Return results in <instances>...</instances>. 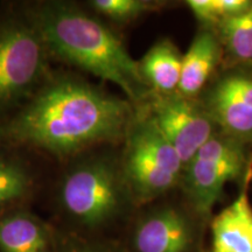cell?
Listing matches in <instances>:
<instances>
[{
  "label": "cell",
  "mask_w": 252,
  "mask_h": 252,
  "mask_svg": "<svg viewBox=\"0 0 252 252\" xmlns=\"http://www.w3.org/2000/svg\"><path fill=\"white\" fill-rule=\"evenodd\" d=\"M137 110L75 70L54 69L24 105L0 122V147L64 163L100 145L123 143Z\"/></svg>",
  "instance_id": "cell-1"
},
{
  "label": "cell",
  "mask_w": 252,
  "mask_h": 252,
  "mask_svg": "<svg viewBox=\"0 0 252 252\" xmlns=\"http://www.w3.org/2000/svg\"><path fill=\"white\" fill-rule=\"evenodd\" d=\"M39 32L52 61L111 82L135 106L149 99L151 90L137 60L102 19L84 5L68 0L19 2Z\"/></svg>",
  "instance_id": "cell-2"
},
{
  "label": "cell",
  "mask_w": 252,
  "mask_h": 252,
  "mask_svg": "<svg viewBox=\"0 0 252 252\" xmlns=\"http://www.w3.org/2000/svg\"><path fill=\"white\" fill-rule=\"evenodd\" d=\"M62 166L54 201L71 225L83 230L99 229L115 220L126 202H132L119 158L97 153L94 149Z\"/></svg>",
  "instance_id": "cell-3"
},
{
  "label": "cell",
  "mask_w": 252,
  "mask_h": 252,
  "mask_svg": "<svg viewBox=\"0 0 252 252\" xmlns=\"http://www.w3.org/2000/svg\"><path fill=\"white\" fill-rule=\"evenodd\" d=\"M52 62L19 4L0 12V122L39 90L54 70Z\"/></svg>",
  "instance_id": "cell-4"
},
{
  "label": "cell",
  "mask_w": 252,
  "mask_h": 252,
  "mask_svg": "<svg viewBox=\"0 0 252 252\" xmlns=\"http://www.w3.org/2000/svg\"><path fill=\"white\" fill-rule=\"evenodd\" d=\"M123 143L121 167L132 202L144 204L174 187L184 167L180 157L161 134L144 105Z\"/></svg>",
  "instance_id": "cell-5"
},
{
  "label": "cell",
  "mask_w": 252,
  "mask_h": 252,
  "mask_svg": "<svg viewBox=\"0 0 252 252\" xmlns=\"http://www.w3.org/2000/svg\"><path fill=\"white\" fill-rule=\"evenodd\" d=\"M187 165L189 196L197 212L208 215L222 196L226 182L244 172L245 154L239 140L213 135Z\"/></svg>",
  "instance_id": "cell-6"
},
{
  "label": "cell",
  "mask_w": 252,
  "mask_h": 252,
  "mask_svg": "<svg viewBox=\"0 0 252 252\" xmlns=\"http://www.w3.org/2000/svg\"><path fill=\"white\" fill-rule=\"evenodd\" d=\"M143 105L184 165L214 135V121L207 110L176 91L167 94H151Z\"/></svg>",
  "instance_id": "cell-7"
},
{
  "label": "cell",
  "mask_w": 252,
  "mask_h": 252,
  "mask_svg": "<svg viewBox=\"0 0 252 252\" xmlns=\"http://www.w3.org/2000/svg\"><path fill=\"white\" fill-rule=\"evenodd\" d=\"M206 110L229 137L252 141V77L231 74L220 78L208 96Z\"/></svg>",
  "instance_id": "cell-8"
},
{
  "label": "cell",
  "mask_w": 252,
  "mask_h": 252,
  "mask_svg": "<svg viewBox=\"0 0 252 252\" xmlns=\"http://www.w3.org/2000/svg\"><path fill=\"white\" fill-rule=\"evenodd\" d=\"M190 242L187 220L173 208H160L145 215L132 236L135 252H187Z\"/></svg>",
  "instance_id": "cell-9"
},
{
  "label": "cell",
  "mask_w": 252,
  "mask_h": 252,
  "mask_svg": "<svg viewBox=\"0 0 252 252\" xmlns=\"http://www.w3.org/2000/svg\"><path fill=\"white\" fill-rule=\"evenodd\" d=\"M0 252H59L54 229L27 207L0 216Z\"/></svg>",
  "instance_id": "cell-10"
},
{
  "label": "cell",
  "mask_w": 252,
  "mask_h": 252,
  "mask_svg": "<svg viewBox=\"0 0 252 252\" xmlns=\"http://www.w3.org/2000/svg\"><path fill=\"white\" fill-rule=\"evenodd\" d=\"M40 184V173L26 152L0 147V216L27 207Z\"/></svg>",
  "instance_id": "cell-11"
},
{
  "label": "cell",
  "mask_w": 252,
  "mask_h": 252,
  "mask_svg": "<svg viewBox=\"0 0 252 252\" xmlns=\"http://www.w3.org/2000/svg\"><path fill=\"white\" fill-rule=\"evenodd\" d=\"M251 179L250 169L238 197L214 219L212 252H252V206L248 195Z\"/></svg>",
  "instance_id": "cell-12"
},
{
  "label": "cell",
  "mask_w": 252,
  "mask_h": 252,
  "mask_svg": "<svg viewBox=\"0 0 252 252\" xmlns=\"http://www.w3.org/2000/svg\"><path fill=\"white\" fill-rule=\"evenodd\" d=\"M138 64L151 94H172L179 88L182 55L171 40L157 41L138 61Z\"/></svg>",
  "instance_id": "cell-13"
},
{
  "label": "cell",
  "mask_w": 252,
  "mask_h": 252,
  "mask_svg": "<svg viewBox=\"0 0 252 252\" xmlns=\"http://www.w3.org/2000/svg\"><path fill=\"white\" fill-rule=\"evenodd\" d=\"M220 56L219 41L210 32H201L182 56L181 77L178 91L182 96L196 94L210 77Z\"/></svg>",
  "instance_id": "cell-14"
},
{
  "label": "cell",
  "mask_w": 252,
  "mask_h": 252,
  "mask_svg": "<svg viewBox=\"0 0 252 252\" xmlns=\"http://www.w3.org/2000/svg\"><path fill=\"white\" fill-rule=\"evenodd\" d=\"M220 30L226 47L236 58L252 60V6L220 23Z\"/></svg>",
  "instance_id": "cell-15"
},
{
  "label": "cell",
  "mask_w": 252,
  "mask_h": 252,
  "mask_svg": "<svg viewBox=\"0 0 252 252\" xmlns=\"http://www.w3.org/2000/svg\"><path fill=\"white\" fill-rule=\"evenodd\" d=\"M84 6L98 18L115 24H128L157 7L147 0H90Z\"/></svg>",
  "instance_id": "cell-16"
},
{
  "label": "cell",
  "mask_w": 252,
  "mask_h": 252,
  "mask_svg": "<svg viewBox=\"0 0 252 252\" xmlns=\"http://www.w3.org/2000/svg\"><path fill=\"white\" fill-rule=\"evenodd\" d=\"M191 12L200 21L220 23L225 19L243 13L252 6L248 0H189Z\"/></svg>",
  "instance_id": "cell-17"
},
{
  "label": "cell",
  "mask_w": 252,
  "mask_h": 252,
  "mask_svg": "<svg viewBox=\"0 0 252 252\" xmlns=\"http://www.w3.org/2000/svg\"><path fill=\"white\" fill-rule=\"evenodd\" d=\"M59 252H110L105 249L82 241L75 235L59 237Z\"/></svg>",
  "instance_id": "cell-18"
}]
</instances>
